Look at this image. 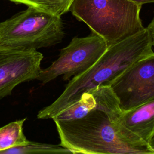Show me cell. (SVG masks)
<instances>
[{
    "mask_svg": "<svg viewBox=\"0 0 154 154\" xmlns=\"http://www.w3.org/2000/svg\"><path fill=\"white\" fill-rule=\"evenodd\" d=\"M117 117L97 108L79 118L54 122L60 145L72 153L154 154L147 144L135 143L120 128Z\"/></svg>",
    "mask_w": 154,
    "mask_h": 154,
    "instance_id": "2",
    "label": "cell"
},
{
    "mask_svg": "<svg viewBox=\"0 0 154 154\" xmlns=\"http://www.w3.org/2000/svg\"><path fill=\"white\" fill-rule=\"evenodd\" d=\"M100 109L118 116L121 112L118 101L109 86H100L84 94L76 103L53 117V120L79 118L94 109Z\"/></svg>",
    "mask_w": 154,
    "mask_h": 154,
    "instance_id": "8",
    "label": "cell"
},
{
    "mask_svg": "<svg viewBox=\"0 0 154 154\" xmlns=\"http://www.w3.org/2000/svg\"><path fill=\"white\" fill-rule=\"evenodd\" d=\"M26 153H72V152L61 145L40 143L30 141L25 146L13 147L0 152V154Z\"/></svg>",
    "mask_w": 154,
    "mask_h": 154,
    "instance_id": "12",
    "label": "cell"
},
{
    "mask_svg": "<svg viewBox=\"0 0 154 154\" xmlns=\"http://www.w3.org/2000/svg\"><path fill=\"white\" fill-rule=\"evenodd\" d=\"M141 8L129 0H73L69 11L109 47L145 29Z\"/></svg>",
    "mask_w": 154,
    "mask_h": 154,
    "instance_id": "3",
    "label": "cell"
},
{
    "mask_svg": "<svg viewBox=\"0 0 154 154\" xmlns=\"http://www.w3.org/2000/svg\"><path fill=\"white\" fill-rule=\"evenodd\" d=\"M61 17L69 11L73 0H8Z\"/></svg>",
    "mask_w": 154,
    "mask_h": 154,
    "instance_id": "11",
    "label": "cell"
},
{
    "mask_svg": "<svg viewBox=\"0 0 154 154\" xmlns=\"http://www.w3.org/2000/svg\"><path fill=\"white\" fill-rule=\"evenodd\" d=\"M25 120V118L17 120L0 128V152L28 143L29 140L23 131V125Z\"/></svg>",
    "mask_w": 154,
    "mask_h": 154,
    "instance_id": "10",
    "label": "cell"
},
{
    "mask_svg": "<svg viewBox=\"0 0 154 154\" xmlns=\"http://www.w3.org/2000/svg\"><path fill=\"white\" fill-rule=\"evenodd\" d=\"M108 48L105 40L93 32L85 37H74L51 66L42 69L37 79L45 84L60 75L64 80L78 76L91 67Z\"/></svg>",
    "mask_w": 154,
    "mask_h": 154,
    "instance_id": "5",
    "label": "cell"
},
{
    "mask_svg": "<svg viewBox=\"0 0 154 154\" xmlns=\"http://www.w3.org/2000/svg\"><path fill=\"white\" fill-rule=\"evenodd\" d=\"M116 122L134 139L147 144L154 132V99L133 109L122 111Z\"/></svg>",
    "mask_w": 154,
    "mask_h": 154,
    "instance_id": "9",
    "label": "cell"
},
{
    "mask_svg": "<svg viewBox=\"0 0 154 154\" xmlns=\"http://www.w3.org/2000/svg\"><path fill=\"white\" fill-rule=\"evenodd\" d=\"M43 58L37 50L0 45V99L10 95L17 85L37 79Z\"/></svg>",
    "mask_w": 154,
    "mask_h": 154,
    "instance_id": "7",
    "label": "cell"
},
{
    "mask_svg": "<svg viewBox=\"0 0 154 154\" xmlns=\"http://www.w3.org/2000/svg\"><path fill=\"white\" fill-rule=\"evenodd\" d=\"M152 46L149 31L145 28L140 32L108 47L91 67L73 77L62 94L38 112L37 118L52 119L78 101L84 94L100 86H109L131 64L153 52Z\"/></svg>",
    "mask_w": 154,
    "mask_h": 154,
    "instance_id": "1",
    "label": "cell"
},
{
    "mask_svg": "<svg viewBox=\"0 0 154 154\" xmlns=\"http://www.w3.org/2000/svg\"><path fill=\"white\" fill-rule=\"evenodd\" d=\"M135 4L142 6V5L147 3H154V0H129Z\"/></svg>",
    "mask_w": 154,
    "mask_h": 154,
    "instance_id": "14",
    "label": "cell"
},
{
    "mask_svg": "<svg viewBox=\"0 0 154 154\" xmlns=\"http://www.w3.org/2000/svg\"><path fill=\"white\" fill-rule=\"evenodd\" d=\"M122 111L154 99V52L136 61L109 85Z\"/></svg>",
    "mask_w": 154,
    "mask_h": 154,
    "instance_id": "6",
    "label": "cell"
},
{
    "mask_svg": "<svg viewBox=\"0 0 154 154\" xmlns=\"http://www.w3.org/2000/svg\"><path fill=\"white\" fill-rule=\"evenodd\" d=\"M147 144H148L149 148L154 152V132L150 136V137L148 141Z\"/></svg>",
    "mask_w": 154,
    "mask_h": 154,
    "instance_id": "15",
    "label": "cell"
},
{
    "mask_svg": "<svg viewBox=\"0 0 154 154\" xmlns=\"http://www.w3.org/2000/svg\"><path fill=\"white\" fill-rule=\"evenodd\" d=\"M147 28H148L150 32L152 45V46H154V17Z\"/></svg>",
    "mask_w": 154,
    "mask_h": 154,
    "instance_id": "13",
    "label": "cell"
},
{
    "mask_svg": "<svg viewBox=\"0 0 154 154\" xmlns=\"http://www.w3.org/2000/svg\"><path fill=\"white\" fill-rule=\"evenodd\" d=\"M64 35L61 17L28 7L0 22V45L29 50L54 46Z\"/></svg>",
    "mask_w": 154,
    "mask_h": 154,
    "instance_id": "4",
    "label": "cell"
}]
</instances>
